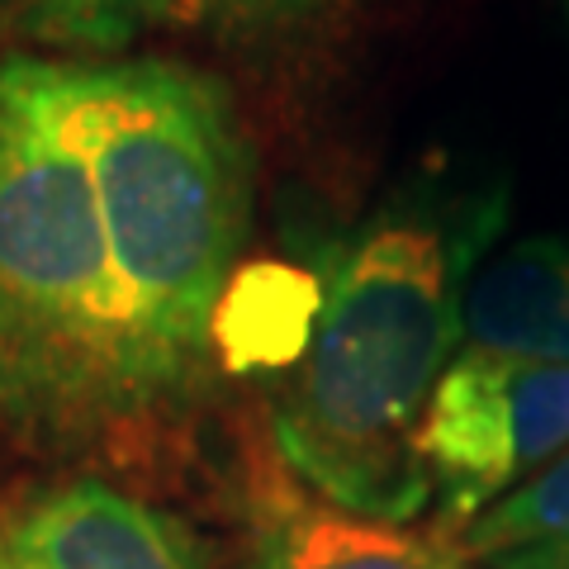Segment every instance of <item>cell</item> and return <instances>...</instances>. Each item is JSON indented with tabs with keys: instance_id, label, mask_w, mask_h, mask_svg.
Masks as SVG:
<instances>
[{
	"instance_id": "6da1fadb",
	"label": "cell",
	"mask_w": 569,
	"mask_h": 569,
	"mask_svg": "<svg viewBox=\"0 0 569 569\" xmlns=\"http://www.w3.org/2000/svg\"><path fill=\"white\" fill-rule=\"evenodd\" d=\"M508 223L503 176L427 171L332 247L318 323L271 413L299 485L380 522L432 503L418 427L460 356L470 276Z\"/></svg>"
},
{
	"instance_id": "7a4b0ae2",
	"label": "cell",
	"mask_w": 569,
	"mask_h": 569,
	"mask_svg": "<svg viewBox=\"0 0 569 569\" xmlns=\"http://www.w3.org/2000/svg\"><path fill=\"white\" fill-rule=\"evenodd\" d=\"M86 157L162 422L200 399L252 228V152L213 77L167 58H43Z\"/></svg>"
},
{
	"instance_id": "3957f363",
	"label": "cell",
	"mask_w": 569,
	"mask_h": 569,
	"mask_svg": "<svg viewBox=\"0 0 569 569\" xmlns=\"http://www.w3.org/2000/svg\"><path fill=\"white\" fill-rule=\"evenodd\" d=\"M0 427L58 460L167 427L91 171L39 52L0 62Z\"/></svg>"
},
{
	"instance_id": "277c9868",
	"label": "cell",
	"mask_w": 569,
	"mask_h": 569,
	"mask_svg": "<svg viewBox=\"0 0 569 569\" xmlns=\"http://www.w3.org/2000/svg\"><path fill=\"white\" fill-rule=\"evenodd\" d=\"M569 451V366L456 356L418 427V456L447 522H470Z\"/></svg>"
},
{
	"instance_id": "5b68a950",
	"label": "cell",
	"mask_w": 569,
	"mask_h": 569,
	"mask_svg": "<svg viewBox=\"0 0 569 569\" xmlns=\"http://www.w3.org/2000/svg\"><path fill=\"white\" fill-rule=\"evenodd\" d=\"M0 569H209L200 541L148 498L67 475L0 498Z\"/></svg>"
},
{
	"instance_id": "8992f818",
	"label": "cell",
	"mask_w": 569,
	"mask_h": 569,
	"mask_svg": "<svg viewBox=\"0 0 569 569\" xmlns=\"http://www.w3.org/2000/svg\"><path fill=\"white\" fill-rule=\"evenodd\" d=\"M242 569H475L460 546L422 537L408 522L361 518L276 479L257 489Z\"/></svg>"
},
{
	"instance_id": "52a82bcc",
	"label": "cell",
	"mask_w": 569,
	"mask_h": 569,
	"mask_svg": "<svg viewBox=\"0 0 569 569\" xmlns=\"http://www.w3.org/2000/svg\"><path fill=\"white\" fill-rule=\"evenodd\" d=\"M460 356L489 366H569V238L541 233L485 257L460 309Z\"/></svg>"
},
{
	"instance_id": "ba28073f",
	"label": "cell",
	"mask_w": 569,
	"mask_h": 569,
	"mask_svg": "<svg viewBox=\"0 0 569 569\" xmlns=\"http://www.w3.org/2000/svg\"><path fill=\"white\" fill-rule=\"evenodd\" d=\"M456 546L485 569H569V451L460 522Z\"/></svg>"
},
{
	"instance_id": "9c48e42d",
	"label": "cell",
	"mask_w": 569,
	"mask_h": 569,
	"mask_svg": "<svg viewBox=\"0 0 569 569\" xmlns=\"http://www.w3.org/2000/svg\"><path fill=\"white\" fill-rule=\"evenodd\" d=\"M318 299L323 290H309L299 276L276 271V266L238 276L219 309L213 356L233 370L299 361L318 323Z\"/></svg>"
},
{
	"instance_id": "30bf717a",
	"label": "cell",
	"mask_w": 569,
	"mask_h": 569,
	"mask_svg": "<svg viewBox=\"0 0 569 569\" xmlns=\"http://www.w3.org/2000/svg\"><path fill=\"white\" fill-rule=\"evenodd\" d=\"M167 14L176 0H0V33L67 62H104Z\"/></svg>"
},
{
	"instance_id": "8fae6325",
	"label": "cell",
	"mask_w": 569,
	"mask_h": 569,
	"mask_svg": "<svg viewBox=\"0 0 569 569\" xmlns=\"http://www.w3.org/2000/svg\"><path fill=\"white\" fill-rule=\"evenodd\" d=\"M328 0H176V14H190L219 33H238V39H261V33H280L305 24Z\"/></svg>"
},
{
	"instance_id": "7c38bea8",
	"label": "cell",
	"mask_w": 569,
	"mask_h": 569,
	"mask_svg": "<svg viewBox=\"0 0 569 569\" xmlns=\"http://www.w3.org/2000/svg\"><path fill=\"white\" fill-rule=\"evenodd\" d=\"M560 14H565V29H569V0H560Z\"/></svg>"
}]
</instances>
